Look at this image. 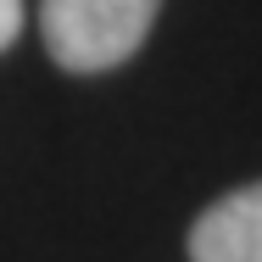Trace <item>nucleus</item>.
<instances>
[{"label": "nucleus", "mask_w": 262, "mask_h": 262, "mask_svg": "<svg viewBox=\"0 0 262 262\" xmlns=\"http://www.w3.org/2000/svg\"><path fill=\"white\" fill-rule=\"evenodd\" d=\"M162 0H39L45 45L67 73H106L145 45Z\"/></svg>", "instance_id": "f257e3e1"}, {"label": "nucleus", "mask_w": 262, "mask_h": 262, "mask_svg": "<svg viewBox=\"0 0 262 262\" xmlns=\"http://www.w3.org/2000/svg\"><path fill=\"white\" fill-rule=\"evenodd\" d=\"M190 262H262V184H246L195 217Z\"/></svg>", "instance_id": "f03ea898"}, {"label": "nucleus", "mask_w": 262, "mask_h": 262, "mask_svg": "<svg viewBox=\"0 0 262 262\" xmlns=\"http://www.w3.org/2000/svg\"><path fill=\"white\" fill-rule=\"evenodd\" d=\"M17 28H23V0H0V51L17 39Z\"/></svg>", "instance_id": "7ed1b4c3"}]
</instances>
